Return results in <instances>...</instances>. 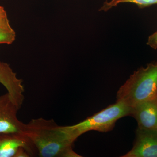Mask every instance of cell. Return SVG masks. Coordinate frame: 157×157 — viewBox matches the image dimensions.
Returning a JSON list of instances; mask_svg holds the SVG:
<instances>
[{
    "mask_svg": "<svg viewBox=\"0 0 157 157\" xmlns=\"http://www.w3.org/2000/svg\"><path fill=\"white\" fill-rule=\"evenodd\" d=\"M21 133L26 137L33 157H80L73 151L75 139L66 126L53 120L33 119L24 124Z\"/></svg>",
    "mask_w": 157,
    "mask_h": 157,
    "instance_id": "1",
    "label": "cell"
},
{
    "mask_svg": "<svg viewBox=\"0 0 157 157\" xmlns=\"http://www.w3.org/2000/svg\"><path fill=\"white\" fill-rule=\"evenodd\" d=\"M157 94V60L133 74L117 94V101L132 108Z\"/></svg>",
    "mask_w": 157,
    "mask_h": 157,
    "instance_id": "2",
    "label": "cell"
},
{
    "mask_svg": "<svg viewBox=\"0 0 157 157\" xmlns=\"http://www.w3.org/2000/svg\"><path fill=\"white\" fill-rule=\"evenodd\" d=\"M132 108L119 101L109 105L100 112L72 126H66L75 140L89 131L107 132L113 130L116 122L121 118L131 116Z\"/></svg>",
    "mask_w": 157,
    "mask_h": 157,
    "instance_id": "3",
    "label": "cell"
},
{
    "mask_svg": "<svg viewBox=\"0 0 157 157\" xmlns=\"http://www.w3.org/2000/svg\"><path fill=\"white\" fill-rule=\"evenodd\" d=\"M123 157H157V129L137 128L134 145Z\"/></svg>",
    "mask_w": 157,
    "mask_h": 157,
    "instance_id": "4",
    "label": "cell"
},
{
    "mask_svg": "<svg viewBox=\"0 0 157 157\" xmlns=\"http://www.w3.org/2000/svg\"><path fill=\"white\" fill-rule=\"evenodd\" d=\"M19 108L8 93L0 96V133H20L24 123L17 118Z\"/></svg>",
    "mask_w": 157,
    "mask_h": 157,
    "instance_id": "5",
    "label": "cell"
},
{
    "mask_svg": "<svg viewBox=\"0 0 157 157\" xmlns=\"http://www.w3.org/2000/svg\"><path fill=\"white\" fill-rule=\"evenodd\" d=\"M0 83L7 90L11 100L20 109L25 100L22 79L17 77L7 63L0 61Z\"/></svg>",
    "mask_w": 157,
    "mask_h": 157,
    "instance_id": "6",
    "label": "cell"
},
{
    "mask_svg": "<svg viewBox=\"0 0 157 157\" xmlns=\"http://www.w3.org/2000/svg\"><path fill=\"white\" fill-rule=\"evenodd\" d=\"M131 116L137 121L138 128L157 129V94L132 107Z\"/></svg>",
    "mask_w": 157,
    "mask_h": 157,
    "instance_id": "7",
    "label": "cell"
},
{
    "mask_svg": "<svg viewBox=\"0 0 157 157\" xmlns=\"http://www.w3.org/2000/svg\"><path fill=\"white\" fill-rule=\"evenodd\" d=\"M25 147L33 157L26 137L20 133H0V157H14L17 150Z\"/></svg>",
    "mask_w": 157,
    "mask_h": 157,
    "instance_id": "8",
    "label": "cell"
},
{
    "mask_svg": "<svg viewBox=\"0 0 157 157\" xmlns=\"http://www.w3.org/2000/svg\"><path fill=\"white\" fill-rule=\"evenodd\" d=\"M131 3L137 5L140 9L157 5V0H110L106 1L100 8V11H107L121 3Z\"/></svg>",
    "mask_w": 157,
    "mask_h": 157,
    "instance_id": "9",
    "label": "cell"
},
{
    "mask_svg": "<svg viewBox=\"0 0 157 157\" xmlns=\"http://www.w3.org/2000/svg\"><path fill=\"white\" fill-rule=\"evenodd\" d=\"M15 31L11 27L0 28V44H12L15 40Z\"/></svg>",
    "mask_w": 157,
    "mask_h": 157,
    "instance_id": "10",
    "label": "cell"
},
{
    "mask_svg": "<svg viewBox=\"0 0 157 157\" xmlns=\"http://www.w3.org/2000/svg\"><path fill=\"white\" fill-rule=\"evenodd\" d=\"M11 27L7 16V12L4 7L0 6V28Z\"/></svg>",
    "mask_w": 157,
    "mask_h": 157,
    "instance_id": "11",
    "label": "cell"
},
{
    "mask_svg": "<svg viewBox=\"0 0 157 157\" xmlns=\"http://www.w3.org/2000/svg\"><path fill=\"white\" fill-rule=\"evenodd\" d=\"M147 44L153 49H157V31L149 36Z\"/></svg>",
    "mask_w": 157,
    "mask_h": 157,
    "instance_id": "12",
    "label": "cell"
}]
</instances>
